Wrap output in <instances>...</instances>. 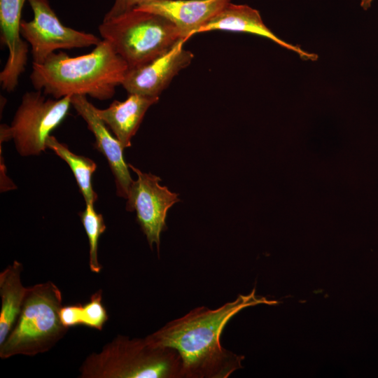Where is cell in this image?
Here are the masks:
<instances>
[{
    "instance_id": "5bb4252c",
    "label": "cell",
    "mask_w": 378,
    "mask_h": 378,
    "mask_svg": "<svg viewBox=\"0 0 378 378\" xmlns=\"http://www.w3.org/2000/svg\"><path fill=\"white\" fill-rule=\"evenodd\" d=\"M158 101L159 97L129 94L125 101L114 100L106 108H96V112L125 149L131 146L147 110Z\"/></svg>"
},
{
    "instance_id": "4fadbf2b",
    "label": "cell",
    "mask_w": 378,
    "mask_h": 378,
    "mask_svg": "<svg viewBox=\"0 0 378 378\" xmlns=\"http://www.w3.org/2000/svg\"><path fill=\"white\" fill-rule=\"evenodd\" d=\"M218 30L258 35L296 52L302 59L315 61L318 59L317 55L306 52L300 46L288 43L274 34L264 23L259 11L248 5L230 2L202 25L197 34Z\"/></svg>"
},
{
    "instance_id": "8fae6325",
    "label": "cell",
    "mask_w": 378,
    "mask_h": 378,
    "mask_svg": "<svg viewBox=\"0 0 378 378\" xmlns=\"http://www.w3.org/2000/svg\"><path fill=\"white\" fill-rule=\"evenodd\" d=\"M27 0H0L1 41L8 49L6 63L0 73L4 90L11 92L24 71L28 58V43L21 38L22 10Z\"/></svg>"
},
{
    "instance_id": "d6986e66",
    "label": "cell",
    "mask_w": 378,
    "mask_h": 378,
    "mask_svg": "<svg viewBox=\"0 0 378 378\" xmlns=\"http://www.w3.org/2000/svg\"><path fill=\"white\" fill-rule=\"evenodd\" d=\"M146 0H115L104 19L110 18L137 8Z\"/></svg>"
},
{
    "instance_id": "52a82bcc",
    "label": "cell",
    "mask_w": 378,
    "mask_h": 378,
    "mask_svg": "<svg viewBox=\"0 0 378 378\" xmlns=\"http://www.w3.org/2000/svg\"><path fill=\"white\" fill-rule=\"evenodd\" d=\"M34 13L30 21H21L20 34L31 46L33 63L42 64L52 52L61 49L97 46L102 40L91 33L64 25L48 0H27Z\"/></svg>"
},
{
    "instance_id": "7c38bea8",
    "label": "cell",
    "mask_w": 378,
    "mask_h": 378,
    "mask_svg": "<svg viewBox=\"0 0 378 378\" xmlns=\"http://www.w3.org/2000/svg\"><path fill=\"white\" fill-rule=\"evenodd\" d=\"M232 0H146L136 9L153 13L172 22L186 41Z\"/></svg>"
},
{
    "instance_id": "6da1fadb",
    "label": "cell",
    "mask_w": 378,
    "mask_h": 378,
    "mask_svg": "<svg viewBox=\"0 0 378 378\" xmlns=\"http://www.w3.org/2000/svg\"><path fill=\"white\" fill-rule=\"evenodd\" d=\"M278 301L256 295L255 288L216 309L199 307L171 321L146 340L156 346L175 349L182 362L183 378H227L242 368L244 356L220 344L227 323L245 308L258 304L274 305Z\"/></svg>"
},
{
    "instance_id": "3957f363",
    "label": "cell",
    "mask_w": 378,
    "mask_h": 378,
    "mask_svg": "<svg viewBox=\"0 0 378 378\" xmlns=\"http://www.w3.org/2000/svg\"><path fill=\"white\" fill-rule=\"evenodd\" d=\"M81 378H182V362L172 348L156 346L145 338L118 335L80 368Z\"/></svg>"
},
{
    "instance_id": "e0dca14e",
    "label": "cell",
    "mask_w": 378,
    "mask_h": 378,
    "mask_svg": "<svg viewBox=\"0 0 378 378\" xmlns=\"http://www.w3.org/2000/svg\"><path fill=\"white\" fill-rule=\"evenodd\" d=\"M102 291L92 294L85 304H76L62 307L59 317L62 323L68 329L76 326H85L102 330L108 319L102 302Z\"/></svg>"
},
{
    "instance_id": "30bf717a",
    "label": "cell",
    "mask_w": 378,
    "mask_h": 378,
    "mask_svg": "<svg viewBox=\"0 0 378 378\" xmlns=\"http://www.w3.org/2000/svg\"><path fill=\"white\" fill-rule=\"evenodd\" d=\"M71 106L83 118L94 136V148L101 152L108 161L113 173L118 196L127 198L132 183L128 164L123 158V148L120 141L112 136L108 127L96 112V107L85 95H74L71 99Z\"/></svg>"
},
{
    "instance_id": "277c9868",
    "label": "cell",
    "mask_w": 378,
    "mask_h": 378,
    "mask_svg": "<svg viewBox=\"0 0 378 378\" xmlns=\"http://www.w3.org/2000/svg\"><path fill=\"white\" fill-rule=\"evenodd\" d=\"M62 307V293L53 282L28 287L17 321L0 344V358L31 356L52 349L68 330L60 320Z\"/></svg>"
},
{
    "instance_id": "ba28073f",
    "label": "cell",
    "mask_w": 378,
    "mask_h": 378,
    "mask_svg": "<svg viewBox=\"0 0 378 378\" xmlns=\"http://www.w3.org/2000/svg\"><path fill=\"white\" fill-rule=\"evenodd\" d=\"M128 167L136 175L133 180L126 198V210L136 211V220L146 237L150 248L153 244L159 252L160 234L167 230L166 218L168 210L179 202L178 194L161 186L160 178L142 172L131 164Z\"/></svg>"
},
{
    "instance_id": "9c48e42d",
    "label": "cell",
    "mask_w": 378,
    "mask_h": 378,
    "mask_svg": "<svg viewBox=\"0 0 378 378\" xmlns=\"http://www.w3.org/2000/svg\"><path fill=\"white\" fill-rule=\"evenodd\" d=\"M185 39L178 41L166 52L136 68L130 69L122 86L128 94L159 97L175 76L187 67L194 55L184 48Z\"/></svg>"
},
{
    "instance_id": "ac0fdd59",
    "label": "cell",
    "mask_w": 378,
    "mask_h": 378,
    "mask_svg": "<svg viewBox=\"0 0 378 378\" xmlns=\"http://www.w3.org/2000/svg\"><path fill=\"white\" fill-rule=\"evenodd\" d=\"M79 216L89 241L90 270L99 273L102 266L98 260V243L106 228L103 216L95 211L93 204H86L85 209L80 212Z\"/></svg>"
},
{
    "instance_id": "2e32d148",
    "label": "cell",
    "mask_w": 378,
    "mask_h": 378,
    "mask_svg": "<svg viewBox=\"0 0 378 378\" xmlns=\"http://www.w3.org/2000/svg\"><path fill=\"white\" fill-rule=\"evenodd\" d=\"M46 146L68 164L86 204H94L97 195L92 188V176L97 169L96 163L87 157L72 153L66 144L58 141L54 136L48 138Z\"/></svg>"
},
{
    "instance_id": "5b68a950",
    "label": "cell",
    "mask_w": 378,
    "mask_h": 378,
    "mask_svg": "<svg viewBox=\"0 0 378 378\" xmlns=\"http://www.w3.org/2000/svg\"><path fill=\"white\" fill-rule=\"evenodd\" d=\"M98 30L129 69L142 66L184 39L177 27L158 14L134 8L103 19Z\"/></svg>"
},
{
    "instance_id": "ffe728a7",
    "label": "cell",
    "mask_w": 378,
    "mask_h": 378,
    "mask_svg": "<svg viewBox=\"0 0 378 378\" xmlns=\"http://www.w3.org/2000/svg\"><path fill=\"white\" fill-rule=\"evenodd\" d=\"M373 0H360V6L363 10H368L370 8Z\"/></svg>"
},
{
    "instance_id": "8992f818",
    "label": "cell",
    "mask_w": 378,
    "mask_h": 378,
    "mask_svg": "<svg viewBox=\"0 0 378 378\" xmlns=\"http://www.w3.org/2000/svg\"><path fill=\"white\" fill-rule=\"evenodd\" d=\"M71 96L46 98L40 90L26 92L11 125H1V142L13 139L21 156L39 155L47 148L46 141L66 118Z\"/></svg>"
},
{
    "instance_id": "7a4b0ae2",
    "label": "cell",
    "mask_w": 378,
    "mask_h": 378,
    "mask_svg": "<svg viewBox=\"0 0 378 378\" xmlns=\"http://www.w3.org/2000/svg\"><path fill=\"white\" fill-rule=\"evenodd\" d=\"M89 53L71 57L52 52L42 64H32L29 78L36 90L55 99L85 95L99 100L113 97L129 70L111 43L102 40Z\"/></svg>"
},
{
    "instance_id": "9a60e30c",
    "label": "cell",
    "mask_w": 378,
    "mask_h": 378,
    "mask_svg": "<svg viewBox=\"0 0 378 378\" xmlns=\"http://www.w3.org/2000/svg\"><path fill=\"white\" fill-rule=\"evenodd\" d=\"M22 265L15 260L0 273V344L13 329L20 313L27 288L21 281Z\"/></svg>"
}]
</instances>
